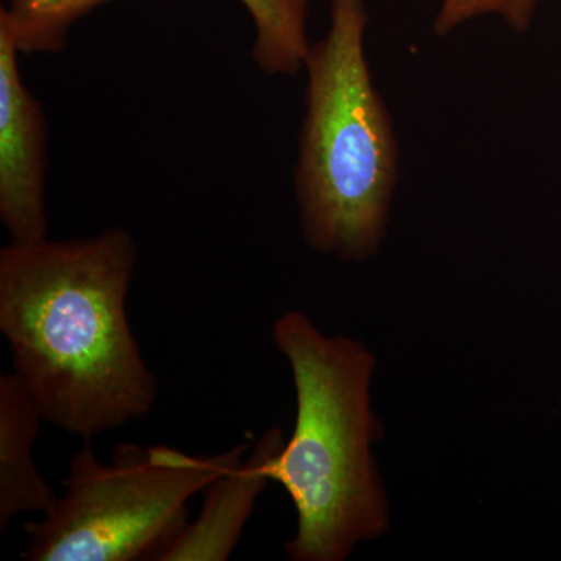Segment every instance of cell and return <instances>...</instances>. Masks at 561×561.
I'll list each match as a JSON object with an SVG mask.
<instances>
[{
  "instance_id": "1",
  "label": "cell",
  "mask_w": 561,
  "mask_h": 561,
  "mask_svg": "<svg viewBox=\"0 0 561 561\" xmlns=\"http://www.w3.org/2000/svg\"><path fill=\"white\" fill-rule=\"evenodd\" d=\"M131 231L9 242L0 250V332L13 375L46 423L91 440L146 419L158 400L127 313Z\"/></svg>"
},
{
  "instance_id": "2",
  "label": "cell",
  "mask_w": 561,
  "mask_h": 561,
  "mask_svg": "<svg viewBox=\"0 0 561 561\" xmlns=\"http://www.w3.org/2000/svg\"><path fill=\"white\" fill-rule=\"evenodd\" d=\"M272 337L297 400L294 431L268 467L297 515L286 552L294 561H345L390 527L373 454L382 434L371 405L376 357L356 339L324 334L301 311L279 316Z\"/></svg>"
},
{
  "instance_id": "3",
  "label": "cell",
  "mask_w": 561,
  "mask_h": 561,
  "mask_svg": "<svg viewBox=\"0 0 561 561\" xmlns=\"http://www.w3.org/2000/svg\"><path fill=\"white\" fill-rule=\"evenodd\" d=\"M365 0H331L330 27L306 57L294 194L302 238L343 262L381 250L400 175L393 121L365 51Z\"/></svg>"
},
{
  "instance_id": "4",
  "label": "cell",
  "mask_w": 561,
  "mask_h": 561,
  "mask_svg": "<svg viewBox=\"0 0 561 561\" xmlns=\"http://www.w3.org/2000/svg\"><path fill=\"white\" fill-rule=\"evenodd\" d=\"M250 442L217 456L122 442L103 463L84 440L62 493L25 526L27 561L158 560L190 523L187 504L247 456Z\"/></svg>"
},
{
  "instance_id": "5",
  "label": "cell",
  "mask_w": 561,
  "mask_h": 561,
  "mask_svg": "<svg viewBox=\"0 0 561 561\" xmlns=\"http://www.w3.org/2000/svg\"><path fill=\"white\" fill-rule=\"evenodd\" d=\"M20 51L0 31V220L11 242L47 238V121L25 87Z\"/></svg>"
},
{
  "instance_id": "6",
  "label": "cell",
  "mask_w": 561,
  "mask_h": 561,
  "mask_svg": "<svg viewBox=\"0 0 561 561\" xmlns=\"http://www.w3.org/2000/svg\"><path fill=\"white\" fill-rule=\"evenodd\" d=\"M283 432L271 427L254 442L250 456L220 474L205 490L197 518L158 561H225L238 548L243 530L256 511L257 500L272 482L268 467L283 448Z\"/></svg>"
},
{
  "instance_id": "7",
  "label": "cell",
  "mask_w": 561,
  "mask_h": 561,
  "mask_svg": "<svg viewBox=\"0 0 561 561\" xmlns=\"http://www.w3.org/2000/svg\"><path fill=\"white\" fill-rule=\"evenodd\" d=\"M46 423L13 373L0 376V534L22 513H46L58 493L41 474L35 445Z\"/></svg>"
},
{
  "instance_id": "8",
  "label": "cell",
  "mask_w": 561,
  "mask_h": 561,
  "mask_svg": "<svg viewBox=\"0 0 561 561\" xmlns=\"http://www.w3.org/2000/svg\"><path fill=\"white\" fill-rule=\"evenodd\" d=\"M253 22L251 58L265 76H297L305 66L312 0H239Z\"/></svg>"
},
{
  "instance_id": "9",
  "label": "cell",
  "mask_w": 561,
  "mask_h": 561,
  "mask_svg": "<svg viewBox=\"0 0 561 561\" xmlns=\"http://www.w3.org/2000/svg\"><path fill=\"white\" fill-rule=\"evenodd\" d=\"M113 0H9L0 10V31L21 55H55L68 47L70 31Z\"/></svg>"
},
{
  "instance_id": "10",
  "label": "cell",
  "mask_w": 561,
  "mask_h": 561,
  "mask_svg": "<svg viewBox=\"0 0 561 561\" xmlns=\"http://www.w3.org/2000/svg\"><path fill=\"white\" fill-rule=\"evenodd\" d=\"M540 0H440L434 33L448 36L479 18H500L513 32L524 33L534 24Z\"/></svg>"
}]
</instances>
